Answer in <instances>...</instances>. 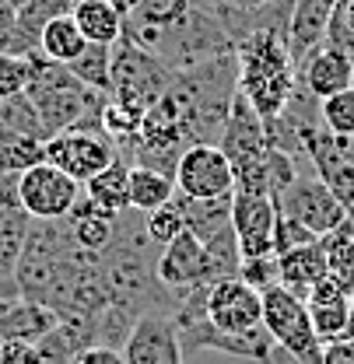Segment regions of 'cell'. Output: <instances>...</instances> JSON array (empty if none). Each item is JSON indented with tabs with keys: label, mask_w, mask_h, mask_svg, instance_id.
Returning <instances> with one entry per match:
<instances>
[{
	"label": "cell",
	"mask_w": 354,
	"mask_h": 364,
	"mask_svg": "<svg viewBox=\"0 0 354 364\" xmlns=\"http://www.w3.org/2000/svg\"><path fill=\"white\" fill-rule=\"evenodd\" d=\"M28 63H32V77H28L25 95L32 98L46 134L53 136L63 130H102V109L109 95L81 85L67 63L46 60L39 49L28 53Z\"/></svg>",
	"instance_id": "obj_1"
},
{
	"label": "cell",
	"mask_w": 354,
	"mask_h": 364,
	"mask_svg": "<svg viewBox=\"0 0 354 364\" xmlns=\"http://www.w3.org/2000/svg\"><path fill=\"white\" fill-rule=\"evenodd\" d=\"M235 53H239V91L264 119L281 116L298 85V70L288 53L284 28L253 32L235 46Z\"/></svg>",
	"instance_id": "obj_2"
},
{
	"label": "cell",
	"mask_w": 354,
	"mask_h": 364,
	"mask_svg": "<svg viewBox=\"0 0 354 364\" xmlns=\"http://www.w3.org/2000/svg\"><path fill=\"white\" fill-rule=\"evenodd\" d=\"M176 70L158 60L151 49L130 43L127 36L113 46V102L147 112L172 85Z\"/></svg>",
	"instance_id": "obj_3"
},
{
	"label": "cell",
	"mask_w": 354,
	"mask_h": 364,
	"mask_svg": "<svg viewBox=\"0 0 354 364\" xmlns=\"http://www.w3.org/2000/svg\"><path fill=\"white\" fill-rule=\"evenodd\" d=\"M277 203V214L298 221L302 228H309L316 238H326V235H337L340 228H348V214L340 207V200L333 196V189L319 179L316 172L312 176H295V182L274 200ZM354 228V225H351Z\"/></svg>",
	"instance_id": "obj_4"
},
{
	"label": "cell",
	"mask_w": 354,
	"mask_h": 364,
	"mask_svg": "<svg viewBox=\"0 0 354 364\" xmlns=\"http://www.w3.org/2000/svg\"><path fill=\"white\" fill-rule=\"evenodd\" d=\"M18 196L36 221H67L78 200L85 196V186L71 179L63 168L39 161L18 176Z\"/></svg>",
	"instance_id": "obj_5"
},
{
	"label": "cell",
	"mask_w": 354,
	"mask_h": 364,
	"mask_svg": "<svg viewBox=\"0 0 354 364\" xmlns=\"http://www.w3.org/2000/svg\"><path fill=\"white\" fill-rule=\"evenodd\" d=\"M264 329L274 336V343L302 358H323V343L312 329L306 298H298L284 284H274L270 291H264Z\"/></svg>",
	"instance_id": "obj_6"
},
{
	"label": "cell",
	"mask_w": 354,
	"mask_h": 364,
	"mask_svg": "<svg viewBox=\"0 0 354 364\" xmlns=\"http://www.w3.org/2000/svg\"><path fill=\"white\" fill-rule=\"evenodd\" d=\"M116 158H120L116 140L102 130H63L46 140V161L63 168L81 186L95 179L102 168H109Z\"/></svg>",
	"instance_id": "obj_7"
},
{
	"label": "cell",
	"mask_w": 354,
	"mask_h": 364,
	"mask_svg": "<svg viewBox=\"0 0 354 364\" xmlns=\"http://www.w3.org/2000/svg\"><path fill=\"white\" fill-rule=\"evenodd\" d=\"M176 189L189 200H222L235 193L231 161L218 144H193L176 165Z\"/></svg>",
	"instance_id": "obj_8"
},
{
	"label": "cell",
	"mask_w": 354,
	"mask_h": 364,
	"mask_svg": "<svg viewBox=\"0 0 354 364\" xmlns=\"http://www.w3.org/2000/svg\"><path fill=\"white\" fill-rule=\"evenodd\" d=\"M207 322L222 333H249L264 326V294L242 277H224L207 287Z\"/></svg>",
	"instance_id": "obj_9"
},
{
	"label": "cell",
	"mask_w": 354,
	"mask_h": 364,
	"mask_svg": "<svg viewBox=\"0 0 354 364\" xmlns=\"http://www.w3.org/2000/svg\"><path fill=\"white\" fill-rule=\"evenodd\" d=\"M123 361L127 364H186L182 336H179L176 318L169 312H147L137 318L123 343Z\"/></svg>",
	"instance_id": "obj_10"
},
{
	"label": "cell",
	"mask_w": 354,
	"mask_h": 364,
	"mask_svg": "<svg viewBox=\"0 0 354 364\" xmlns=\"http://www.w3.org/2000/svg\"><path fill=\"white\" fill-rule=\"evenodd\" d=\"M158 277H162V284H165L172 294L193 291V287H207V284L218 280L214 263H211L204 242H200L189 228L162 249V256H158Z\"/></svg>",
	"instance_id": "obj_11"
},
{
	"label": "cell",
	"mask_w": 354,
	"mask_h": 364,
	"mask_svg": "<svg viewBox=\"0 0 354 364\" xmlns=\"http://www.w3.org/2000/svg\"><path fill=\"white\" fill-rule=\"evenodd\" d=\"M231 228L239 238L242 259L274 252V228H277V203L266 193H231Z\"/></svg>",
	"instance_id": "obj_12"
},
{
	"label": "cell",
	"mask_w": 354,
	"mask_h": 364,
	"mask_svg": "<svg viewBox=\"0 0 354 364\" xmlns=\"http://www.w3.org/2000/svg\"><path fill=\"white\" fill-rule=\"evenodd\" d=\"M298 81H302L319 102H323L326 95H337V91L351 88L354 85V49L333 43V39L319 43L309 56L302 60Z\"/></svg>",
	"instance_id": "obj_13"
},
{
	"label": "cell",
	"mask_w": 354,
	"mask_h": 364,
	"mask_svg": "<svg viewBox=\"0 0 354 364\" xmlns=\"http://www.w3.org/2000/svg\"><path fill=\"white\" fill-rule=\"evenodd\" d=\"M337 14V0H295L291 14H288V53L295 60V70L302 67V60L309 56L319 43H326L330 25Z\"/></svg>",
	"instance_id": "obj_14"
},
{
	"label": "cell",
	"mask_w": 354,
	"mask_h": 364,
	"mask_svg": "<svg viewBox=\"0 0 354 364\" xmlns=\"http://www.w3.org/2000/svg\"><path fill=\"white\" fill-rule=\"evenodd\" d=\"M277 270H281V284L288 291H295L298 298H306L316 280H323L330 273V259H326V242L316 238L309 245H295L288 252L277 256Z\"/></svg>",
	"instance_id": "obj_15"
},
{
	"label": "cell",
	"mask_w": 354,
	"mask_h": 364,
	"mask_svg": "<svg viewBox=\"0 0 354 364\" xmlns=\"http://www.w3.org/2000/svg\"><path fill=\"white\" fill-rule=\"evenodd\" d=\"M193 7V0H140L127 14V39L137 46H147L155 43L158 32L172 28L179 18H186V11Z\"/></svg>",
	"instance_id": "obj_16"
},
{
	"label": "cell",
	"mask_w": 354,
	"mask_h": 364,
	"mask_svg": "<svg viewBox=\"0 0 354 364\" xmlns=\"http://www.w3.org/2000/svg\"><path fill=\"white\" fill-rule=\"evenodd\" d=\"M67 228H71V238L74 245L88 249V252H105L116 238V228H120V214H109L102 210L98 203H91L88 196L78 200V207L71 210L67 218Z\"/></svg>",
	"instance_id": "obj_17"
},
{
	"label": "cell",
	"mask_w": 354,
	"mask_h": 364,
	"mask_svg": "<svg viewBox=\"0 0 354 364\" xmlns=\"http://www.w3.org/2000/svg\"><path fill=\"white\" fill-rule=\"evenodd\" d=\"M172 203L182 210L186 228H189L204 245L231 231V196H222V200H189V196H182L176 189Z\"/></svg>",
	"instance_id": "obj_18"
},
{
	"label": "cell",
	"mask_w": 354,
	"mask_h": 364,
	"mask_svg": "<svg viewBox=\"0 0 354 364\" xmlns=\"http://www.w3.org/2000/svg\"><path fill=\"white\" fill-rule=\"evenodd\" d=\"M78 28L85 32L88 43L116 46L127 32V14L113 4V0H78V7L71 11Z\"/></svg>",
	"instance_id": "obj_19"
},
{
	"label": "cell",
	"mask_w": 354,
	"mask_h": 364,
	"mask_svg": "<svg viewBox=\"0 0 354 364\" xmlns=\"http://www.w3.org/2000/svg\"><path fill=\"white\" fill-rule=\"evenodd\" d=\"M127 189H130V207L133 210L151 214V210L172 203V196H176V176L158 172V168H147V165H130Z\"/></svg>",
	"instance_id": "obj_20"
},
{
	"label": "cell",
	"mask_w": 354,
	"mask_h": 364,
	"mask_svg": "<svg viewBox=\"0 0 354 364\" xmlns=\"http://www.w3.org/2000/svg\"><path fill=\"white\" fill-rule=\"evenodd\" d=\"M127 179H130V161L127 158H116L109 168H102L95 179L85 182V196H88L91 203H98L102 210H109V214H123V210H130Z\"/></svg>",
	"instance_id": "obj_21"
},
{
	"label": "cell",
	"mask_w": 354,
	"mask_h": 364,
	"mask_svg": "<svg viewBox=\"0 0 354 364\" xmlns=\"http://www.w3.org/2000/svg\"><path fill=\"white\" fill-rule=\"evenodd\" d=\"M85 46H88V39L78 28L74 14H60V18L46 21L43 32H39V53L56 63H74L85 53Z\"/></svg>",
	"instance_id": "obj_22"
},
{
	"label": "cell",
	"mask_w": 354,
	"mask_h": 364,
	"mask_svg": "<svg viewBox=\"0 0 354 364\" xmlns=\"http://www.w3.org/2000/svg\"><path fill=\"white\" fill-rule=\"evenodd\" d=\"M312 316V329L319 336V343H333V340H354V305L351 294L330 298V301H306Z\"/></svg>",
	"instance_id": "obj_23"
},
{
	"label": "cell",
	"mask_w": 354,
	"mask_h": 364,
	"mask_svg": "<svg viewBox=\"0 0 354 364\" xmlns=\"http://www.w3.org/2000/svg\"><path fill=\"white\" fill-rule=\"evenodd\" d=\"M67 67H71V74H74L81 85L102 91V95H113V46L88 43L85 53H81L74 63H67Z\"/></svg>",
	"instance_id": "obj_24"
},
{
	"label": "cell",
	"mask_w": 354,
	"mask_h": 364,
	"mask_svg": "<svg viewBox=\"0 0 354 364\" xmlns=\"http://www.w3.org/2000/svg\"><path fill=\"white\" fill-rule=\"evenodd\" d=\"M39 161H46V140L28 134H0V172L21 176Z\"/></svg>",
	"instance_id": "obj_25"
},
{
	"label": "cell",
	"mask_w": 354,
	"mask_h": 364,
	"mask_svg": "<svg viewBox=\"0 0 354 364\" xmlns=\"http://www.w3.org/2000/svg\"><path fill=\"white\" fill-rule=\"evenodd\" d=\"M0 134H28L39 136V140H49L43 119H39V112H36V105L25 91L0 102Z\"/></svg>",
	"instance_id": "obj_26"
},
{
	"label": "cell",
	"mask_w": 354,
	"mask_h": 364,
	"mask_svg": "<svg viewBox=\"0 0 354 364\" xmlns=\"http://www.w3.org/2000/svg\"><path fill=\"white\" fill-rule=\"evenodd\" d=\"M326 259H330V277L340 280V287L354 294V228H340L337 235H326Z\"/></svg>",
	"instance_id": "obj_27"
},
{
	"label": "cell",
	"mask_w": 354,
	"mask_h": 364,
	"mask_svg": "<svg viewBox=\"0 0 354 364\" xmlns=\"http://www.w3.org/2000/svg\"><path fill=\"white\" fill-rule=\"evenodd\" d=\"M319 119L333 136L354 140V85L337 95H326L319 102Z\"/></svg>",
	"instance_id": "obj_28"
},
{
	"label": "cell",
	"mask_w": 354,
	"mask_h": 364,
	"mask_svg": "<svg viewBox=\"0 0 354 364\" xmlns=\"http://www.w3.org/2000/svg\"><path fill=\"white\" fill-rule=\"evenodd\" d=\"M144 228H147V238H151L158 249H165L172 238H179V235L186 231V218H182V210H179L176 203H165V207L144 214Z\"/></svg>",
	"instance_id": "obj_29"
},
{
	"label": "cell",
	"mask_w": 354,
	"mask_h": 364,
	"mask_svg": "<svg viewBox=\"0 0 354 364\" xmlns=\"http://www.w3.org/2000/svg\"><path fill=\"white\" fill-rule=\"evenodd\" d=\"M28 77H32L28 56H14V53L0 49V102L11 98V95H21L28 88Z\"/></svg>",
	"instance_id": "obj_30"
},
{
	"label": "cell",
	"mask_w": 354,
	"mask_h": 364,
	"mask_svg": "<svg viewBox=\"0 0 354 364\" xmlns=\"http://www.w3.org/2000/svg\"><path fill=\"white\" fill-rule=\"evenodd\" d=\"M239 277L249 284V287H256L260 294L270 291L274 284H281V270H277V252H266V256H249V259H242V267H239Z\"/></svg>",
	"instance_id": "obj_31"
},
{
	"label": "cell",
	"mask_w": 354,
	"mask_h": 364,
	"mask_svg": "<svg viewBox=\"0 0 354 364\" xmlns=\"http://www.w3.org/2000/svg\"><path fill=\"white\" fill-rule=\"evenodd\" d=\"M309 242H316V235H312L309 228H302L298 221L277 214V228H274V252L277 256L288 252V249H295V245H309Z\"/></svg>",
	"instance_id": "obj_32"
},
{
	"label": "cell",
	"mask_w": 354,
	"mask_h": 364,
	"mask_svg": "<svg viewBox=\"0 0 354 364\" xmlns=\"http://www.w3.org/2000/svg\"><path fill=\"white\" fill-rule=\"evenodd\" d=\"M0 364H49L39 340H0Z\"/></svg>",
	"instance_id": "obj_33"
},
{
	"label": "cell",
	"mask_w": 354,
	"mask_h": 364,
	"mask_svg": "<svg viewBox=\"0 0 354 364\" xmlns=\"http://www.w3.org/2000/svg\"><path fill=\"white\" fill-rule=\"evenodd\" d=\"M74 364H127V361H123V350L105 347V343H91L74 358Z\"/></svg>",
	"instance_id": "obj_34"
},
{
	"label": "cell",
	"mask_w": 354,
	"mask_h": 364,
	"mask_svg": "<svg viewBox=\"0 0 354 364\" xmlns=\"http://www.w3.org/2000/svg\"><path fill=\"white\" fill-rule=\"evenodd\" d=\"M323 364H354V340L323 343Z\"/></svg>",
	"instance_id": "obj_35"
},
{
	"label": "cell",
	"mask_w": 354,
	"mask_h": 364,
	"mask_svg": "<svg viewBox=\"0 0 354 364\" xmlns=\"http://www.w3.org/2000/svg\"><path fill=\"white\" fill-rule=\"evenodd\" d=\"M260 364H323V358H302V354H295L281 343H270V350H266V358Z\"/></svg>",
	"instance_id": "obj_36"
},
{
	"label": "cell",
	"mask_w": 354,
	"mask_h": 364,
	"mask_svg": "<svg viewBox=\"0 0 354 364\" xmlns=\"http://www.w3.org/2000/svg\"><path fill=\"white\" fill-rule=\"evenodd\" d=\"M14 25H18V11H14L7 0H0V43L14 32Z\"/></svg>",
	"instance_id": "obj_37"
},
{
	"label": "cell",
	"mask_w": 354,
	"mask_h": 364,
	"mask_svg": "<svg viewBox=\"0 0 354 364\" xmlns=\"http://www.w3.org/2000/svg\"><path fill=\"white\" fill-rule=\"evenodd\" d=\"M224 4L235 7V11H264V7H274L281 0H224Z\"/></svg>",
	"instance_id": "obj_38"
},
{
	"label": "cell",
	"mask_w": 354,
	"mask_h": 364,
	"mask_svg": "<svg viewBox=\"0 0 354 364\" xmlns=\"http://www.w3.org/2000/svg\"><path fill=\"white\" fill-rule=\"evenodd\" d=\"M113 4H116V7L123 11V14H130V11L137 7V4H140V0H113Z\"/></svg>",
	"instance_id": "obj_39"
},
{
	"label": "cell",
	"mask_w": 354,
	"mask_h": 364,
	"mask_svg": "<svg viewBox=\"0 0 354 364\" xmlns=\"http://www.w3.org/2000/svg\"><path fill=\"white\" fill-rule=\"evenodd\" d=\"M7 4H11V7H14V11H21V7H25V4H28V0H7Z\"/></svg>",
	"instance_id": "obj_40"
},
{
	"label": "cell",
	"mask_w": 354,
	"mask_h": 364,
	"mask_svg": "<svg viewBox=\"0 0 354 364\" xmlns=\"http://www.w3.org/2000/svg\"><path fill=\"white\" fill-rule=\"evenodd\" d=\"M348 154H351V161H354V140H348Z\"/></svg>",
	"instance_id": "obj_41"
}]
</instances>
